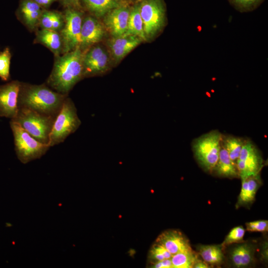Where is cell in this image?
Returning a JSON list of instances; mask_svg holds the SVG:
<instances>
[{
    "mask_svg": "<svg viewBox=\"0 0 268 268\" xmlns=\"http://www.w3.org/2000/svg\"><path fill=\"white\" fill-rule=\"evenodd\" d=\"M125 34L136 36L142 41H146L142 18L140 13L139 4L131 8L127 31Z\"/></svg>",
    "mask_w": 268,
    "mask_h": 268,
    "instance_id": "cell-24",
    "label": "cell"
},
{
    "mask_svg": "<svg viewBox=\"0 0 268 268\" xmlns=\"http://www.w3.org/2000/svg\"><path fill=\"white\" fill-rule=\"evenodd\" d=\"M41 7L46 8L50 6L53 2L59 0H33Z\"/></svg>",
    "mask_w": 268,
    "mask_h": 268,
    "instance_id": "cell-34",
    "label": "cell"
},
{
    "mask_svg": "<svg viewBox=\"0 0 268 268\" xmlns=\"http://www.w3.org/2000/svg\"><path fill=\"white\" fill-rule=\"evenodd\" d=\"M64 15L65 23L60 32L63 44V54L79 47L83 20L82 12L79 9L66 8Z\"/></svg>",
    "mask_w": 268,
    "mask_h": 268,
    "instance_id": "cell-8",
    "label": "cell"
},
{
    "mask_svg": "<svg viewBox=\"0 0 268 268\" xmlns=\"http://www.w3.org/2000/svg\"><path fill=\"white\" fill-rule=\"evenodd\" d=\"M56 117L19 107L15 117L11 119L41 142L48 143L49 135Z\"/></svg>",
    "mask_w": 268,
    "mask_h": 268,
    "instance_id": "cell-5",
    "label": "cell"
},
{
    "mask_svg": "<svg viewBox=\"0 0 268 268\" xmlns=\"http://www.w3.org/2000/svg\"><path fill=\"white\" fill-rule=\"evenodd\" d=\"M14 148L19 160L26 164L44 155L50 146L48 143L40 142L24 130L17 122L10 120Z\"/></svg>",
    "mask_w": 268,
    "mask_h": 268,
    "instance_id": "cell-3",
    "label": "cell"
},
{
    "mask_svg": "<svg viewBox=\"0 0 268 268\" xmlns=\"http://www.w3.org/2000/svg\"><path fill=\"white\" fill-rule=\"evenodd\" d=\"M155 242L164 247L172 255L192 249L189 240L181 232L176 230L163 231Z\"/></svg>",
    "mask_w": 268,
    "mask_h": 268,
    "instance_id": "cell-14",
    "label": "cell"
},
{
    "mask_svg": "<svg viewBox=\"0 0 268 268\" xmlns=\"http://www.w3.org/2000/svg\"><path fill=\"white\" fill-rule=\"evenodd\" d=\"M255 249L250 243H243L233 247L229 252V259L233 266L244 268L254 262Z\"/></svg>",
    "mask_w": 268,
    "mask_h": 268,
    "instance_id": "cell-17",
    "label": "cell"
},
{
    "mask_svg": "<svg viewBox=\"0 0 268 268\" xmlns=\"http://www.w3.org/2000/svg\"><path fill=\"white\" fill-rule=\"evenodd\" d=\"M130 10L128 6L123 4L105 15V24L114 37L120 36L126 33Z\"/></svg>",
    "mask_w": 268,
    "mask_h": 268,
    "instance_id": "cell-12",
    "label": "cell"
},
{
    "mask_svg": "<svg viewBox=\"0 0 268 268\" xmlns=\"http://www.w3.org/2000/svg\"><path fill=\"white\" fill-rule=\"evenodd\" d=\"M222 134L218 131H212L197 138L193 142L195 157L206 171L212 172L218 160Z\"/></svg>",
    "mask_w": 268,
    "mask_h": 268,
    "instance_id": "cell-6",
    "label": "cell"
},
{
    "mask_svg": "<svg viewBox=\"0 0 268 268\" xmlns=\"http://www.w3.org/2000/svg\"><path fill=\"white\" fill-rule=\"evenodd\" d=\"M108 64V55L100 46H93L87 51H83L84 76L93 75L104 71L107 67Z\"/></svg>",
    "mask_w": 268,
    "mask_h": 268,
    "instance_id": "cell-11",
    "label": "cell"
},
{
    "mask_svg": "<svg viewBox=\"0 0 268 268\" xmlns=\"http://www.w3.org/2000/svg\"><path fill=\"white\" fill-rule=\"evenodd\" d=\"M154 268H173L171 259H164L151 265Z\"/></svg>",
    "mask_w": 268,
    "mask_h": 268,
    "instance_id": "cell-33",
    "label": "cell"
},
{
    "mask_svg": "<svg viewBox=\"0 0 268 268\" xmlns=\"http://www.w3.org/2000/svg\"><path fill=\"white\" fill-rule=\"evenodd\" d=\"M67 97V95L52 90L47 84L35 85L21 82L18 107L56 117Z\"/></svg>",
    "mask_w": 268,
    "mask_h": 268,
    "instance_id": "cell-2",
    "label": "cell"
},
{
    "mask_svg": "<svg viewBox=\"0 0 268 268\" xmlns=\"http://www.w3.org/2000/svg\"><path fill=\"white\" fill-rule=\"evenodd\" d=\"M43 8L33 0H20L17 9V18L30 30L39 26Z\"/></svg>",
    "mask_w": 268,
    "mask_h": 268,
    "instance_id": "cell-15",
    "label": "cell"
},
{
    "mask_svg": "<svg viewBox=\"0 0 268 268\" xmlns=\"http://www.w3.org/2000/svg\"><path fill=\"white\" fill-rule=\"evenodd\" d=\"M170 259L173 268H192L199 258L197 254L192 249L175 254Z\"/></svg>",
    "mask_w": 268,
    "mask_h": 268,
    "instance_id": "cell-26",
    "label": "cell"
},
{
    "mask_svg": "<svg viewBox=\"0 0 268 268\" xmlns=\"http://www.w3.org/2000/svg\"><path fill=\"white\" fill-rule=\"evenodd\" d=\"M209 265L204 261L199 259L194 265L195 268H209Z\"/></svg>",
    "mask_w": 268,
    "mask_h": 268,
    "instance_id": "cell-35",
    "label": "cell"
},
{
    "mask_svg": "<svg viewBox=\"0 0 268 268\" xmlns=\"http://www.w3.org/2000/svg\"><path fill=\"white\" fill-rule=\"evenodd\" d=\"M65 23L64 14L56 10L44 9L41 15L39 26L41 29L60 32Z\"/></svg>",
    "mask_w": 268,
    "mask_h": 268,
    "instance_id": "cell-22",
    "label": "cell"
},
{
    "mask_svg": "<svg viewBox=\"0 0 268 268\" xmlns=\"http://www.w3.org/2000/svg\"><path fill=\"white\" fill-rule=\"evenodd\" d=\"M221 245H201L199 247V254L209 266H219L224 260Z\"/></svg>",
    "mask_w": 268,
    "mask_h": 268,
    "instance_id": "cell-23",
    "label": "cell"
},
{
    "mask_svg": "<svg viewBox=\"0 0 268 268\" xmlns=\"http://www.w3.org/2000/svg\"><path fill=\"white\" fill-rule=\"evenodd\" d=\"M66 8H71L81 10V5L80 0H59Z\"/></svg>",
    "mask_w": 268,
    "mask_h": 268,
    "instance_id": "cell-32",
    "label": "cell"
},
{
    "mask_svg": "<svg viewBox=\"0 0 268 268\" xmlns=\"http://www.w3.org/2000/svg\"><path fill=\"white\" fill-rule=\"evenodd\" d=\"M262 184L260 174L251 176L242 180L241 191L236 207L245 206L252 203L257 191Z\"/></svg>",
    "mask_w": 268,
    "mask_h": 268,
    "instance_id": "cell-18",
    "label": "cell"
},
{
    "mask_svg": "<svg viewBox=\"0 0 268 268\" xmlns=\"http://www.w3.org/2000/svg\"><path fill=\"white\" fill-rule=\"evenodd\" d=\"M247 140L242 137L222 134L221 146L227 151L231 159L236 164Z\"/></svg>",
    "mask_w": 268,
    "mask_h": 268,
    "instance_id": "cell-25",
    "label": "cell"
},
{
    "mask_svg": "<svg viewBox=\"0 0 268 268\" xmlns=\"http://www.w3.org/2000/svg\"><path fill=\"white\" fill-rule=\"evenodd\" d=\"M140 13L146 40L157 35L166 23V8L163 0H143Z\"/></svg>",
    "mask_w": 268,
    "mask_h": 268,
    "instance_id": "cell-7",
    "label": "cell"
},
{
    "mask_svg": "<svg viewBox=\"0 0 268 268\" xmlns=\"http://www.w3.org/2000/svg\"><path fill=\"white\" fill-rule=\"evenodd\" d=\"M105 31L101 23L94 17L87 16L82 20L79 48L83 50L100 41Z\"/></svg>",
    "mask_w": 268,
    "mask_h": 268,
    "instance_id": "cell-13",
    "label": "cell"
},
{
    "mask_svg": "<svg viewBox=\"0 0 268 268\" xmlns=\"http://www.w3.org/2000/svg\"><path fill=\"white\" fill-rule=\"evenodd\" d=\"M11 53L8 48L0 52V77L4 81L8 80L10 76Z\"/></svg>",
    "mask_w": 268,
    "mask_h": 268,
    "instance_id": "cell-27",
    "label": "cell"
},
{
    "mask_svg": "<svg viewBox=\"0 0 268 268\" xmlns=\"http://www.w3.org/2000/svg\"><path fill=\"white\" fill-rule=\"evenodd\" d=\"M212 172L227 178L239 177L236 164L231 159L227 151L221 146L218 160Z\"/></svg>",
    "mask_w": 268,
    "mask_h": 268,
    "instance_id": "cell-20",
    "label": "cell"
},
{
    "mask_svg": "<svg viewBox=\"0 0 268 268\" xmlns=\"http://www.w3.org/2000/svg\"><path fill=\"white\" fill-rule=\"evenodd\" d=\"M142 41L140 38L136 36L125 34L120 36L114 37L109 42V47L114 58L116 61H119Z\"/></svg>",
    "mask_w": 268,
    "mask_h": 268,
    "instance_id": "cell-16",
    "label": "cell"
},
{
    "mask_svg": "<svg viewBox=\"0 0 268 268\" xmlns=\"http://www.w3.org/2000/svg\"><path fill=\"white\" fill-rule=\"evenodd\" d=\"M265 0H228L230 4L241 12L253 11Z\"/></svg>",
    "mask_w": 268,
    "mask_h": 268,
    "instance_id": "cell-29",
    "label": "cell"
},
{
    "mask_svg": "<svg viewBox=\"0 0 268 268\" xmlns=\"http://www.w3.org/2000/svg\"><path fill=\"white\" fill-rule=\"evenodd\" d=\"M245 229L242 226H236L232 229L226 236L223 242L221 245L222 247L233 243H239L243 239Z\"/></svg>",
    "mask_w": 268,
    "mask_h": 268,
    "instance_id": "cell-30",
    "label": "cell"
},
{
    "mask_svg": "<svg viewBox=\"0 0 268 268\" xmlns=\"http://www.w3.org/2000/svg\"><path fill=\"white\" fill-rule=\"evenodd\" d=\"M80 124L74 103L70 98L67 97L54 122L49 135L48 144L50 146L64 142Z\"/></svg>",
    "mask_w": 268,
    "mask_h": 268,
    "instance_id": "cell-4",
    "label": "cell"
},
{
    "mask_svg": "<svg viewBox=\"0 0 268 268\" xmlns=\"http://www.w3.org/2000/svg\"><path fill=\"white\" fill-rule=\"evenodd\" d=\"M83 56V51L79 47L62 56H55L47 84L55 91L67 95L84 76Z\"/></svg>",
    "mask_w": 268,
    "mask_h": 268,
    "instance_id": "cell-1",
    "label": "cell"
},
{
    "mask_svg": "<svg viewBox=\"0 0 268 268\" xmlns=\"http://www.w3.org/2000/svg\"><path fill=\"white\" fill-rule=\"evenodd\" d=\"M34 43L41 44L47 47L55 57L63 54V40L59 32L41 28L36 32Z\"/></svg>",
    "mask_w": 268,
    "mask_h": 268,
    "instance_id": "cell-19",
    "label": "cell"
},
{
    "mask_svg": "<svg viewBox=\"0 0 268 268\" xmlns=\"http://www.w3.org/2000/svg\"><path fill=\"white\" fill-rule=\"evenodd\" d=\"M236 165L241 180L260 174L264 160L256 146L250 140H247L243 146Z\"/></svg>",
    "mask_w": 268,
    "mask_h": 268,
    "instance_id": "cell-9",
    "label": "cell"
},
{
    "mask_svg": "<svg viewBox=\"0 0 268 268\" xmlns=\"http://www.w3.org/2000/svg\"><path fill=\"white\" fill-rule=\"evenodd\" d=\"M18 80L0 85V117L13 119L18 111V97L20 86Z\"/></svg>",
    "mask_w": 268,
    "mask_h": 268,
    "instance_id": "cell-10",
    "label": "cell"
},
{
    "mask_svg": "<svg viewBox=\"0 0 268 268\" xmlns=\"http://www.w3.org/2000/svg\"><path fill=\"white\" fill-rule=\"evenodd\" d=\"M172 256L164 247L155 242L149 250L148 258L152 265L164 259H170Z\"/></svg>",
    "mask_w": 268,
    "mask_h": 268,
    "instance_id": "cell-28",
    "label": "cell"
},
{
    "mask_svg": "<svg viewBox=\"0 0 268 268\" xmlns=\"http://www.w3.org/2000/svg\"><path fill=\"white\" fill-rule=\"evenodd\" d=\"M246 230L250 232H266L268 230V221L260 220L247 222Z\"/></svg>",
    "mask_w": 268,
    "mask_h": 268,
    "instance_id": "cell-31",
    "label": "cell"
},
{
    "mask_svg": "<svg viewBox=\"0 0 268 268\" xmlns=\"http://www.w3.org/2000/svg\"><path fill=\"white\" fill-rule=\"evenodd\" d=\"M84 7L96 17L105 16L113 9L123 4V0H81Z\"/></svg>",
    "mask_w": 268,
    "mask_h": 268,
    "instance_id": "cell-21",
    "label": "cell"
}]
</instances>
